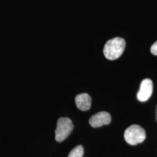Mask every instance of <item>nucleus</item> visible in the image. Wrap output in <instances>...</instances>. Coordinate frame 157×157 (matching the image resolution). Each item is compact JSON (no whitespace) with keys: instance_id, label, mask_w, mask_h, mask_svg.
<instances>
[{"instance_id":"1","label":"nucleus","mask_w":157,"mask_h":157,"mask_svg":"<svg viewBox=\"0 0 157 157\" xmlns=\"http://www.w3.org/2000/svg\"><path fill=\"white\" fill-rule=\"evenodd\" d=\"M126 46L124 40L121 37H115L109 40L104 45L103 52L108 59L115 60L123 54Z\"/></svg>"},{"instance_id":"2","label":"nucleus","mask_w":157,"mask_h":157,"mask_svg":"<svg viewBox=\"0 0 157 157\" xmlns=\"http://www.w3.org/2000/svg\"><path fill=\"white\" fill-rule=\"evenodd\" d=\"M124 138L129 144L136 145L141 143L146 139V131L138 124H132L125 130Z\"/></svg>"},{"instance_id":"3","label":"nucleus","mask_w":157,"mask_h":157,"mask_svg":"<svg viewBox=\"0 0 157 157\" xmlns=\"http://www.w3.org/2000/svg\"><path fill=\"white\" fill-rule=\"evenodd\" d=\"M74 125L69 118H60L57 121L56 129V140L58 142L65 140L73 130Z\"/></svg>"},{"instance_id":"4","label":"nucleus","mask_w":157,"mask_h":157,"mask_svg":"<svg viewBox=\"0 0 157 157\" xmlns=\"http://www.w3.org/2000/svg\"><path fill=\"white\" fill-rule=\"evenodd\" d=\"M153 83L150 78H145L141 82L140 90L137 93V99L141 102L147 101L151 96Z\"/></svg>"},{"instance_id":"5","label":"nucleus","mask_w":157,"mask_h":157,"mask_svg":"<svg viewBox=\"0 0 157 157\" xmlns=\"http://www.w3.org/2000/svg\"><path fill=\"white\" fill-rule=\"evenodd\" d=\"M111 117L108 112L101 111L98 112L90 117L89 124L93 128H99L103 125L110 124Z\"/></svg>"},{"instance_id":"6","label":"nucleus","mask_w":157,"mask_h":157,"mask_svg":"<svg viewBox=\"0 0 157 157\" xmlns=\"http://www.w3.org/2000/svg\"><path fill=\"white\" fill-rule=\"evenodd\" d=\"M75 103L78 109L82 111H86L90 109L91 105V98L87 93H82L76 95Z\"/></svg>"},{"instance_id":"7","label":"nucleus","mask_w":157,"mask_h":157,"mask_svg":"<svg viewBox=\"0 0 157 157\" xmlns=\"http://www.w3.org/2000/svg\"><path fill=\"white\" fill-rule=\"evenodd\" d=\"M84 154V148L82 145L75 147L69 152L67 157H83Z\"/></svg>"},{"instance_id":"8","label":"nucleus","mask_w":157,"mask_h":157,"mask_svg":"<svg viewBox=\"0 0 157 157\" xmlns=\"http://www.w3.org/2000/svg\"><path fill=\"white\" fill-rule=\"evenodd\" d=\"M151 52L153 55L157 56V41L152 45L151 47Z\"/></svg>"}]
</instances>
